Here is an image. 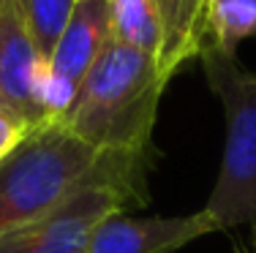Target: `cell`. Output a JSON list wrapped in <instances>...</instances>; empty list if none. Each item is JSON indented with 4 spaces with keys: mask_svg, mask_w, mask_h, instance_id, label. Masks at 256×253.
I'll list each match as a JSON object with an SVG mask.
<instances>
[{
    "mask_svg": "<svg viewBox=\"0 0 256 253\" xmlns=\"http://www.w3.org/2000/svg\"><path fill=\"white\" fill-rule=\"evenodd\" d=\"M212 232H221V224L204 207L178 218H128L114 213L93 232L88 253H174Z\"/></svg>",
    "mask_w": 256,
    "mask_h": 253,
    "instance_id": "6",
    "label": "cell"
},
{
    "mask_svg": "<svg viewBox=\"0 0 256 253\" xmlns=\"http://www.w3.org/2000/svg\"><path fill=\"white\" fill-rule=\"evenodd\" d=\"M254 245H256V232H254Z\"/></svg>",
    "mask_w": 256,
    "mask_h": 253,
    "instance_id": "14",
    "label": "cell"
},
{
    "mask_svg": "<svg viewBox=\"0 0 256 253\" xmlns=\"http://www.w3.org/2000/svg\"><path fill=\"white\" fill-rule=\"evenodd\" d=\"M112 38L142 55L158 57L161 52V19L153 0H109Z\"/></svg>",
    "mask_w": 256,
    "mask_h": 253,
    "instance_id": "8",
    "label": "cell"
},
{
    "mask_svg": "<svg viewBox=\"0 0 256 253\" xmlns=\"http://www.w3.org/2000/svg\"><path fill=\"white\" fill-rule=\"evenodd\" d=\"M161 19L158 76L169 82L180 65L199 57L212 44V0H153Z\"/></svg>",
    "mask_w": 256,
    "mask_h": 253,
    "instance_id": "7",
    "label": "cell"
},
{
    "mask_svg": "<svg viewBox=\"0 0 256 253\" xmlns=\"http://www.w3.org/2000/svg\"><path fill=\"white\" fill-rule=\"evenodd\" d=\"M28 134H30V131L25 128V125L16 123V120L11 117L6 109H0V161H3L22 139H25Z\"/></svg>",
    "mask_w": 256,
    "mask_h": 253,
    "instance_id": "11",
    "label": "cell"
},
{
    "mask_svg": "<svg viewBox=\"0 0 256 253\" xmlns=\"http://www.w3.org/2000/svg\"><path fill=\"white\" fill-rule=\"evenodd\" d=\"M46 63L28 33L20 0H0V109L28 131L50 125L44 106Z\"/></svg>",
    "mask_w": 256,
    "mask_h": 253,
    "instance_id": "5",
    "label": "cell"
},
{
    "mask_svg": "<svg viewBox=\"0 0 256 253\" xmlns=\"http://www.w3.org/2000/svg\"><path fill=\"white\" fill-rule=\"evenodd\" d=\"M112 33L109 0H76L68 27L63 30L46 65L44 106L52 123H63L71 112L84 76L90 74Z\"/></svg>",
    "mask_w": 256,
    "mask_h": 253,
    "instance_id": "4",
    "label": "cell"
},
{
    "mask_svg": "<svg viewBox=\"0 0 256 253\" xmlns=\"http://www.w3.org/2000/svg\"><path fill=\"white\" fill-rule=\"evenodd\" d=\"M256 35V0H212V44L234 55L237 44Z\"/></svg>",
    "mask_w": 256,
    "mask_h": 253,
    "instance_id": "10",
    "label": "cell"
},
{
    "mask_svg": "<svg viewBox=\"0 0 256 253\" xmlns=\"http://www.w3.org/2000/svg\"><path fill=\"white\" fill-rule=\"evenodd\" d=\"M0 253H44L33 245H28L25 240H20L16 234H0Z\"/></svg>",
    "mask_w": 256,
    "mask_h": 253,
    "instance_id": "12",
    "label": "cell"
},
{
    "mask_svg": "<svg viewBox=\"0 0 256 253\" xmlns=\"http://www.w3.org/2000/svg\"><path fill=\"white\" fill-rule=\"evenodd\" d=\"M136 153H101L50 123L30 134L0 161V234L28 226L93 183H118L142 194Z\"/></svg>",
    "mask_w": 256,
    "mask_h": 253,
    "instance_id": "1",
    "label": "cell"
},
{
    "mask_svg": "<svg viewBox=\"0 0 256 253\" xmlns=\"http://www.w3.org/2000/svg\"><path fill=\"white\" fill-rule=\"evenodd\" d=\"M199 60L226 114L221 172L204 210L221 229L251 224L256 232V74L216 46H207Z\"/></svg>",
    "mask_w": 256,
    "mask_h": 253,
    "instance_id": "3",
    "label": "cell"
},
{
    "mask_svg": "<svg viewBox=\"0 0 256 253\" xmlns=\"http://www.w3.org/2000/svg\"><path fill=\"white\" fill-rule=\"evenodd\" d=\"M20 3L30 38H33L38 55L44 57V63L50 65L54 46H58L63 30L68 27L76 0H20Z\"/></svg>",
    "mask_w": 256,
    "mask_h": 253,
    "instance_id": "9",
    "label": "cell"
},
{
    "mask_svg": "<svg viewBox=\"0 0 256 253\" xmlns=\"http://www.w3.org/2000/svg\"><path fill=\"white\" fill-rule=\"evenodd\" d=\"M237 253H251V251H237Z\"/></svg>",
    "mask_w": 256,
    "mask_h": 253,
    "instance_id": "13",
    "label": "cell"
},
{
    "mask_svg": "<svg viewBox=\"0 0 256 253\" xmlns=\"http://www.w3.org/2000/svg\"><path fill=\"white\" fill-rule=\"evenodd\" d=\"M164 87L153 57L109 35L63 125L101 153L144 155Z\"/></svg>",
    "mask_w": 256,
    "mask_h": 253,
    "instance_id": "2",
    "label": "cell"
}]
</instances>
